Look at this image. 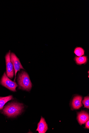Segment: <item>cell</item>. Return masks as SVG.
<instances>
[{
	"label": "cell",
	"mask_w": 89,
	"mask_h": 133,
	"mask_svg": "<svg viewBox=\"0 0 89 133\" xmlns=\"http://www.w3.org/2000/svg\"><path fill=\"white\" fill-rule=\"evenodd\" d=\"M23 108L22 104L13 103L5 107L3 113L8 117H15L21 114Z\"/></svg>",
	"instance_id": "obj_1"
},
{
	"label": "cell",
	"mask_w": 89,
	"mask_h": 133,
	"mask_svg": "<svg viewBox=\"0 0 89 133\" xmlns=\"http://www.w3.org/2000/svg\"><path fill=\"white\" fill-rule=\"evenodd\" d=\"M17 81L19 89L27 91H30L32 84L26 72L22 70L19 74Z\"/></svg>",
	"instance_id": "obj_2"
},
{
	"label": "cell",
	"mask_w": 89,
	"mask_h": 133,
	"mask_svg": "<svg viewBox=\"0 0 89 133\" xmlns=\"http://www.w3.org/2000/svg\"><path fill=\"white\" fill-rule=\"evenodd\" d=\"M1 83L4 87L14 92L16 91V88L18 86L15 82L12 81L9 78L5 72H4L2 78Z\"/></svg>",
	"instance_id": "obj_3"
},
{
	"label": "cell",
	"mask_w": 89,
	"mask_h": 133,
	"mask_svg": "<svg viewBox=\"0 0 89 133\" xmlns=\"http://www.w3.org/2000/svg\"><path fill=\"white\" fill-rule=\"evenodd\" d=\"M10 59L15 71V78L14 80L15 82L17 72L20 71L21 69H24L20 63L19 59L14 53L12 52L10 53Z\"/></svg>",
	"instance_id": "obj_4"
},
{
	"label": "cell",
	"mask_w": 89,
	"mask_h": 133,
	"mask_svg": "<svg viewBox=\"0 0 89 133\" xmlns=\"http://www.w3.org/2000/svg\"><path fill=\"white\" fill-rule=\"evenodd\" d=\"M10 51L6 55L5 57L7 75V77L10 79H12L14 76V69L13 65L10 61Z\"/></svg>",
	"instance_id": "obj_5"
},
{
	"label": "cell",
	"mask_w": 89,
	"mask_h": 133,
	"mask_svg": "<svg viewBox=\"0 0 89 133\" xmlns=\"http://www.w3.org/2000/svg\"><path fill=\"white\" fill-rule=\"evenodd\" d=\"M77 119L81 125L84 124L89 119L88 113L84 111L79 112L78 114Z\"/></svg>",
	"instance_id": "obj_6"
},
{
	"label": "cell",
	"mask_w": 89,
	"mask_h": 133,
	"mask_svg": "<svg viewBox=\"0 0 89 133\" xmlns=\"http://www.w3.org/2000/svg\"><path fill=\"white\" fill-rule=\"evenodd\" d=\"M48 129V125L45 119L41 117L40 122L38 123L36 131L39 133H45Z\"/></svg>",
	"instance_id": "obj_7"
},
{
	"label": "cell",
	"mask_w": 89,
	"mask_h": 133,
	"mask_svg": "<svg viewBox=\"0 0 89 133\" xmlns=\"http://www.w3.org/2000/svg\"><path fill=\"white\" fill-rule=\"evenodd\" d=\"M82 99V97L81 96H77L74 97L72 104L73 109L78 110L82 106L81 102Z\"/></svg>",
	"instance_id": "obj_8"
},
{
	"label": "cell",
	"mask_w": 89,
	"mask_h": 133,
	"mask_svg": "<svg viewBox=\"0 0 89 133\" xmlns=\"http://www.w3.org/2000/svg\"><path fill=\"white\" fill-rule=\"evenodd\" d=\"M13 99V96L10 95L5 97H0V110L3 109L5 104L8 102Z\"/></svg>",
	"instance_id": "obj_9"
},
{
	"label": "cell",
	"mask_w": 89,
	"mask_h": 133,
	"mask_svg": "<svg viewBox=\"0 0 89 133\" xmlns=\"http://www.w3.org/2000/svg\"><path fill=\"white\" fill-rule=\"evenodd\" d=\"M74 60L76 64L81 65L85 64L87 63L88 60L87 57L86 56H82L80 57L76 56L74 58Z\"/></svg>",
	"instance_id": "obj_10"
},
{
	"label": "cell",
	"mask_w": 89,
	"mask_h": 133,
	"mask_svg": "<svg viewBox=\"0 0 89 133\" xmlns=\"http://www.w3.org/2000/svg\"><path fill=\"white\" fill-rule=\"evenodd\" d=\"M74 53L77 56L80 57L84 55L85 51L82 48L77 47L75 48Z\"/></svg>",
	"instance_id": "obj_11"
},
{
	"label": "cell",
	"mask_w": 89,
	"mask_h": 133,
	"mask_svg": "<svg viewBox=\"0 0 89 133\" xmlns=\"http://www.w3.org/2000/svg\"><path fill=\"white\" fill-rule=\"evenodd\" d=\"M82 103L84 105V108L89 109V97L87 96L84 97L82 101Z\"/></svg>",
	"instance_id": "obj_12"
},
{
	"label": "cell",
	"mask_w": 89,
	"mask_h": 133,
	"mask_svg": "<svg viewBox=\"0 0 89 133\" xmlns=\"http://www.w3.org/2000/svg\"><path fill=\"white\" fill-rule=\"evenodd\" d=\"M85 127V128H87V129H89V121L88 120L87 121L86 123Z\"/></svg>",
	"instance_id": "obj_13"
}]
</instances>
